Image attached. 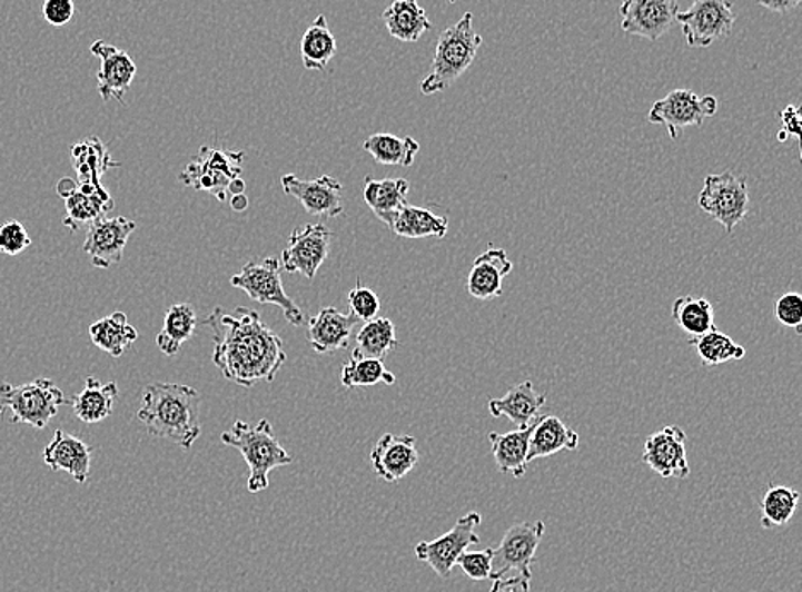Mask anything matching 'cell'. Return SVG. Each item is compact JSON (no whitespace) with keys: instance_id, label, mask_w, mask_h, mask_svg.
<instances>
[{"instance_id":"30","label":"cell","mask_w":802,"mask_h":592,"mask_svg":"<svg viewBox=\"0 0 802 592\" xmlns=\"http://www.w3.org/2000/svg\"><path fill=\"white\" fill-rule=\"evenodd\" d=\"M89 337L93 345L107 352L113 358L122 356L136 343L139 333L130 326L127 315L117 310L89 326Z\"/></svg>"},{"instance_id":"10","label":"cell","mask_w":802,"mask_h":592,"mask_svg":"<svg viewBox=\"0 0 802 592\" xmlns=\"http://www.w3.org/2000/svg\"><path fill=\"white\" fill-rule=\"evenodd\" d=\"M543 521L517 522L508 527L499 541L498 549H493L492 579H502L511 572L533 578V563L544 536Z\"/></svg>"},{"instance_id":"40","label":"cell","mask_w":802,"mask_h":592,"mask_svg":"<svg viewBox=\"0 0 802 592\" xmlns=\"http://www.w3.org/2000/svg\"><path fill=\"white\" fill-rule=\"evenodd\" d=\"M799 492L784 485H770L763 495L762 504V526L765 530L772 527L785 526L792 517H794L795 509H798Z\"/></svg>"},{"instance_id":"8","label":"cell","mask_w":802,"mask_h":592,"mask_svg":"<svg viewBox=\"0 0 802 592\" xmlns=\"http://www.w3.org/2000/svg\"><path fill=\"white\" fill-rule=\"evenodd\" d=\"M244 158V151L202 146L186 170L181 171L180 181L196 190L211 193L219 203H226L229 184L241 175Z\"/></svg>"},{"instance_id":"1","label":"cell","mask_w":802,"mask_h":592,"mask_svg":"<svg viewBox=\"0 0 802 592\" xmlns=\"http://www.w3.org/2000/svg\"><path fill=\"white\" fill-rule=\"evenodd\" d=\"M204 324L215 341L212 362L226 381L254 387L259 382H273L285 365V343L274 333L256 310L235 308L231 314L216 307Z\"/></svg>"},{"instance_id":"12","label":"cell","mask_w":802,"mask_h":592,"mask_svg":"<svg viewBox=\"0 0 802 592\" xmlns=\"http://www.w3.org/2000/svg\"><path fill=\"white\" fill-rule=\"evenodd\" d=\"M483 517L477 512H469L455 522L448 533L433 541H422L416 544L415 553L418 560L428 563L433 572L440 579H448L454 571L458 556L469 550V546L477 544L481 537L476 530L481 526Z\"/></svg>"},{"instance_id":"44","label":"cell","mask_w":802,"mask_h":592,"mask_svg":"<svg viewBox=\"0 0 802 592\" xmlns=\"http://www.w3.org/2000/svg\"><path fill=\"white\" fill-rule=\"evenodd\" d=\"M31 245L27 228L19 221H8L0 226V253L6 256H19Z\"/></svg>"},{"instance_id":"16","label":"cell","mask_w":802,"mask_h":592,"mask_svg":"<svg viewBox=\"0 0 802 592\" xmlns=\"http://www.w3.org/2000/svg\"><path fill=\"white\" fill-rule=\"evenodd\" d=\"M136 223L123 216H115V218L103 216L89 225L82 250L95 267L108 269L122 260L127 241L136 230Z\"/></svg>"},{"instance_id":"7","label":"cell","mask_w":802,"mask_h":592,"mask_svg":"<svg viewBox=\"0 0 802 592\" xmlns=\"http://www.w3.org/2000/svg\"><path fill=\"white\" fill-rule=\"evenodd\" d=\"M699 206L705 215L724 226L725 234L731 235L746 218L750 208L746 178L732 171L706 175Z\"/></svg>"},{"instance_id":"21","label":"cell","mask_w":802,"mask_h":592,"mask_svg":"<svg viewBox=\"0 0 802 592\" xmlns=\"http://www.w3.org/2000/svg\"><path fill=\"white\" fill-rule=\"evenodd\" d=\"M358 324L355 315L326 307L308 320V341L318 355L339 352L348 348L349 337Z\"/></svg>"},{"instance_id":"46","label":"cell","mask_w":802,"mask_h":592,"mask_svg":"<svg viewBox=\"0 0 802 592\" xmlns=\"http://www.w3.org/2000/svg\"><path fill=\"white\" fill-rule=\"evenodd\" d=\"M531 579L533 578H525V575L495 579L489 592H531Z\"/></svg>"},{"instance_id":"18","label":"cell","mask_w":802,"mask_h":592,"mask_svg":"<svg viewBox=\"0 0 802 592\" xmlns=\"http://www.w3.org/2000/svg\"><path fill=\"white\" fill-rule=\"evenodd\" d=\"M281 186L288 196L295 197L304 206L308 215L337 218L344 213L343 184L330 175H323L315 180L285 175Z\"/></svg>"},{"instance_id":"38","label":"cell","mask_w":802,"mask_h":592,"mask_svg":"<svg viewBox=\"0 0 802 592\" xmlns=\"http://www.w3.org/2000/svg\"><path fill=\"white\" fill-rule=\"evenodd\" d=\"M690 345L695 346L700 359L705 367H717L727 362H736L746 356V349L737 345L736 341L729 337L721 330L712 329L702 336L692 337L687 341Z\"/></svg>"},{"instance_id":"37","label":"cell","mask_w":802,"mask_h":592,"mask_svg":"<svg viewBox=\"0 0 802 592\" xmlns=\"http://www.w3.org/2000/svg\"><path fill=\"white\" fill-rule=\"evenodd\" d=\"M674 323L692 337L702 336L715 329V312L706 298L681 296L673 304Z\"/></svg>"},{"instance_id":"14","label":"cell","mask_w":802,"mask_h":592,"mask_svg":"<svg viewBox=\"0 0 802 592\" xmlns=\"http://www.w3.org/2000/svg\"><path fill=\"white\" fill-rule=\"evenodd\" d=\"M680 14V0H623L622 30L626 34L657 41L670 33Z\"/></svg>"},{"instance_id":"24","label":"cell","mask_w":802,"mask_h":592,"mask_svg":"<svg viewBox=\"0 0 802 592\" xmlns=\"http://www.w3.org/2000/svg\"><path fill=\"white\" fill-rule=\"evenodd\" d=\"M546 401V394L537 393L533 382L524 381L499 399H489L488 412L493 418L505 416L517 426H527L541 418Z\"/></svg>"},{"instance_id":"28","label":"cell","mask_w":802,"mask_h":592,"mask_svg":"<svg viewBox=\"0 0 802 592\" xmlns=\"http://www.w3.org/2000/svg\"><path fill=\"white\" fill-rule=\"evenodd\" d=\"M382 19L390 37L406 43H415L426 31L432 30V22L418 0H394L385 9Z\"/></svg>"},{"instance_id":"45","label":"cell","mask_w":802,"mask_h":592,"mask_svg":"<svg viewBox=\"0 0 802 592\" xmlns=\"http://www.w3.org/2000/svg\"><path fill=\"white\" fill-rule=\"evenodd\" d=\"M41 12L50 27H66L75 18V0H44Z\"/></svg>"},{"instance_id":"25","label":"cell","mask_w":802,"mask_h":592,"mask_svg":"<svg viewBox=\"0 0 802 592\" xmlns=\"http://www.w3.org/2000/svg\"><path fill=\"white\" fill-rule=\"evenodd\" d=\"M539 422L531 423L527 426H518L507 434H498L492 432L488 435L489 444H492V454L495 457L496 467L502 474H512L514 477H524L527 470V454H529L531 435H533L534 426Z\"/></svg>"},{"instance_id":"17","label":"cell","mask_w":802,"mask_h":592,"mask_svg":"<svg viewBox=\"0 0 802 592\" xmlns=\"http://www.w3.org/2000/svg\"><path fill=\"white\" fill-rule=\"evenodd\" d=\"M642 460L659 476L677 477V480L687 477L690 463H687L684 430L671 425L648 435Z\"/></svg>"},{"instance_id":"11","label":"cell","mask_w":802,"mask_h":592,"mask_svg":"<svg viewBox=\"0 0 802 592\" xmlns=\"http://www.w3.org/2000/svg\"><path fill=\"white\" fill-rule=\"evenodd\" d=\"M717 110L715 97L700 98L692 89H674L666 98L652 105L648 122L666 127L670 138L677 139L684 127H700Z\"/></svg>"},{"instance_id":"31","label":"cell","mask_w":802,"mask_h":592,"mask_svg":"<svg viewBox=\"0 0 802 592\" xmlns=\"http://www.w3.org/2000/svg\"><path fill=\"white\" fill-rule=\"evenodd\" d=\"M336 52V37L329 30L326 16L318 14L301 37V62L307 71H326Z\"/></svg>"},{"instance_id":"2","label":"cell","mask_w":802,"mask_h":592,"mask_svg":"<svg viewBox=\"0 0 802 592\" xmlns=\"http://www.w3.org/2000/svg\"><path fill=\"white\" fill-rule=\"evenodd\" d=\"M137 418L152 437L167 438L189 451L200 437L199 393L189 385H146Z\"/></svg>"},{"instance_id":"33","label":"cell","mask_w":802,"mask_h":592,"mask_svg":"<svg viewBox=\"0 0 802 592\" xmlns=\"http://www.w3.org/2000/svg\"><path fill=\"white\" fill-rule=\"evenodd\" d=\"M197 317L192 305H171L165 314L164 329L156 337V346L167 356H175L181 345L196 333Z\"/></svg>"},{"instance_id":"4","label":"cell","mask_w":802,"mask_h":592,"mask_svg":"<svg viewBox=\"0 0 802 592\" xmlns=\"http://www.w3.org/2000/svg\"><path fill=\"white\" fill-rule=\"evenodd\" d=\"M481 45L483 38L474 31L473 12H466L438 37L432 71L419 86L422 93L429 97L450 88L473 66Z\"/></svg>"},{"instance_id":"27","label":"cell","mask_w":802,"mask_h":592,"mask_svg":"<svg viewBox=\"0 0 802 592\" xmlns=\"http://www.w3.org/2000/svg\"><path fill=\"white\" fill-rule=\"evenodd\" d=\"M409 189V181L406 178H387V180L366 178L363 197L374 215L384 225L390 226L400 209L407 206Z\"/></svg>"},{"instance_id":"29","label":"cell","mask_w":802,"mask_h":592,"mask_svg":"<svg viewBox=\"0 0 802 592\" xmlns=\"http://www.w3.org/2000/svg\"><path fill=\"white\" fill-rule=\"evenodd\" d=\"M119 397V387L115 382H108V384H101L98 378L88 377L86 378L85 389L72 397L71 403L75 415L81 420L82 423L103 422L113 412V404Z\"/></svg>"},{"instance_id":"15","label":"cell","mask_w":802,"mask_h":592,"mask_svg":"<svg viewBox=\"0 0 802 592\" xmlns=\"http://www.w3.org/2000/svg\"><path fill=\"white\" fill-rule=\"evenodd\" d=\"M57 193L66 200L67 216L63 225L71 231H78L82 225H91L113 209L115 203L101 184H76L71 178H62L57 184Z\"/></svg>"},{"instance_id":"13","label":"cell","mask_w":802,"mask_h":592,"mask_svg":"<svg viewBox=\"0 0 802 592\" xmlns=\"http://www.w3.org/2000/svg\"><path fill=\"white\" fill-rule=\"evenodd\" d=\"M333 231L323 223L305 225L289 235L288 245L283 250L281 264L288 273H300L307 279H314L318 269L329 257Z\"/></svg>"},{"instance_id":"42","label":"cell","mask_w":802,"mask_h":592,"mask_svg":"<svg viewBox=\"0 0 802 592\" xmlns=\"http://www.w3.org/2000/svg\"><path fill=\"white\" fill-rule=\"evenodd\" d=\"M348 304L352 307V314L355 315L358 320H372L377 317L380 312V298L374 289L366 288V286L358 285L349 292Z\"/></svg>"},{"instance_id":"5","label":"cell","mask_w":802,"mask_h":592,"mask_svg":"<svg viewBox=\"0 0 802 592\" xmlns=\"http://www.w3.org/2000/svg\"><path fill=\"white\" fill-rule=\"evenodd\" d=\"M69 403L60 387L49 378H34L28 384H0V416L11 412L12 423H24L37 430H43L50 420L56 418L59 407Z\"/></svg>"},{"instance_id":"34","label":"cell","mask_w":802,"mask_h":592,"mask_svg":"<svg viewBox=\"0 0 802 592\" xmlns=\"http://www.w3.org/2000/svg\"><path fill=\"white\" fill-rule=\"evenodd\" d=\"M71 156L79 184H101V177L108 170L120 167V164L111 159L107 146L95 136L72 146Z\"/></svg>"},{"instance_id":"50","label":"cell","mask_w":802,"mask_h":592,"mask_svg":"<svg viewBox=\"0 0 802 592\" xmlns=\"http://www.w3.org/2000/svg\"><path fill=\"white\" fill-rule=\"evenodd\" d=\"M245 181L241 180V177L235 178L231 184H229L228 193H231V196H238V194H245Z\"/></svg>"},{"instance_id":"36","label":"cell","mask_w":802,"mask_h":592,"mask_svg":"<svg viewBox=\"0 0 802 592\" xmlns=\"http://www.w3.org/2000/svg\"><path fill=\"white\" fill-rule=\"evenodd\" d=\"M399 346L396 326L390 318L375 317L363 324L356 334L355 355L363 358L382 359Z\"/></svg>"},{"instance_id":"19","label":"cell","mask_w":802,"mask_h":592,"mask_svg":"<svg viewBox=\"0 0 802 592\" xmlns=\"http://www.w3.org/2000/svg\"><path fill=\"white\" fill-rule=\"evenodd\" d=\"M91 53L100 59L98 71V93L103 101H119L123 103L127 91L132 86L137 75V66L132 57L120 50L119 47L105 40L91 45Z\"/></svg>"},{"instance_id":"47","label":"cell","mask_w":802,"mask_h":592,"mask_svg":"<svg viewBox=\"0 0 802 592\" xmlns=\"http://www.w3.org/2000/svg\"><path fill=\"white\" fill-rule=\"evenodd\" d=\"M782 127L784 132L792 138L801 136V110L795 105H789L781 114Z\"/></svg>"},{"instance_id":"35","label":"cell","mask_w":802,"mask_h":592,"mask_svg":"<svg viewBox=\"0 0 802 592\" xmlns=\"http://www.w3.org/2000/svg\"><path fill=\"white\" fill-rule=\"evenodd\" d=\"M363 148L377 164L410 167L419 152V142L409 136L397 138L394 134L378 132L366 139Z\"/></svg>"},{"instance_id":"6","label":"cell","mask_w":802,"mask_h":592,"mask_svg":"<svg viewBox=\"0 0 802 592\" xmlns=\"http://www.w3.org/2000/svg\"><path fill=\"white\" fill-rule=\"evenodd\" d=\"M281 260L278 257H266L259 263H248L241 267L240 275L231 278L235 288L244 289L251 300L263 305H276L281 308L286 320L291 326H305V315L291 296L285 292L281 279Z\"/></svg>"},{"instance_id":"49","label":"cell","mask_w":802,"mask_h":592,"mask_svg":"<svg viewBox=\"0 0 802 592\" xmlns=\"http://www.w3.org/2000/svg\"><path fill=\"white\" fill-rule=\"evenodd\" d=\"M229 204H231V208H234L237 213L247 211L248 197L245 196V194H238V196L231 197V203Z\"/></svg>"},{"instance_id":"26","label":"cell","mask_w":802,"mask_h":592,"mask_svg":"<svg viewBox=\"0 0 802 592\" xmlns=\"http://www.w3.org/2000/svg\"><path fill=\"white\" fill-rule=\"evenodd\" d=\"M578 444H581V437L577 432L566 426L558 416H541L539 422L534 426L533 435H531L527 461L533 463L541 457H549L562 451H577Z\"/></svg>"},{"instance_id":"32","label":"cell","mask_w":802,"mask_h":592,"mask_svg":"<svg viewBox=\"0 0 802 592\" xmlns=\"http://www.w3.org/2000/svg\"><path fill=\"white\" fill-rule=\"evenodd\" d=\"M388 228L399 237L410 238V240L428 237L444 238L448 231V219L445 216L435 215L429 209L416 208V206L407 204Z\"/></svg>"},{"instance_id":"43","label":"cell","mask_w":802,"mask_h":592,"mask_svg":"<svg viewBox=\"0 0 802 592\" xmlns=\"http://www.w3.org/2000/svg\"><path fill=\"white\" fill-rule=\"evenodd\" d=\"M773 314L776 320L785 327H794L801 333L802 324V296L795 292L784 293L776 298L773 305Z\"/></svg>"},{"instance_id":"9","label":"cell","mask_w":802,"mask_h":592,"mask_svg":"<svg viewBox=\"0 0 802 592\" xmlns=\"http://www.w3.org/2000/svg\"><path fill=\"white\" fill-rule=\"evenodd\" d=\"M676 22L683 28L686 43L693 49H709L725 40L736 24L732 0H693L687 11H680Z\"/></svg>"},{"instance_id":"23","label":"cell","mask_w":802,"mask_h":592,"mask_svg":"<svg viewBox=\"0 0 802 592\" xmlns=\"http://www.w3.org/2000/svg\"><path fill=\"white\" fill-rule=\"evenodd\" d=\"M512 269L514 264L503 248H489L474 260L467 276V292L477 300H495L502 295L503 279Z\"/></svg>"},{"instance_id":"22","label":"cell","mask_w":802,"mask_h":592,"mask_svg":"<svg viewBox=\"0 0 802 592\" xmlns=\"http://www.w3.org/2000/svg\"><path fill=\"white\" fill-rule=\"evenodd\" d=\"M91 455H93V447H89L86 442L75 435L57 430L52 442L44 448L43 461L53 473L63 471V473L71 474L75 482L82 485L88 482L89 473H91Z\"/></svg>"},{"instance_id":"20","label":"cell","mask_w":802,"mask_h":592,"mask_svg":"<svg viewBox=\"0 0 802 592\" xmlns=\"http://www.w3.org/2000/svg\"><path fill=\"white\" fill-rule=\"evenodd\" d=\"M372 470L380 480L397 483L415 470L419 461L413 435L385 434L378 438L370 454Z\"/></svg>"},{"instance_id":"3","label":"cell","mask_w":802,"mask_h":592,"mask_svg":"<svg viewBox=\"0 0 802 592\" xmlns=\"http://www.w3.org/2000/svg\"><path fill=\"white\" fill-rule=\"evenodd\" d=\"M222 444L237 448L247 463L250 493L264 492L269 489V473L276 467L288 466L293 463L291 455L285 451L278 438L274 435L273 425L267 420H260L256 426L247 422L234 423V426L221 435Z\"/></svg>"},{"instance_id":"48","label":"cell","mask_w":802,"mask_h":592,"mask_svg":"<svg viewBox=\"0 0 802 592\" xmlns=\"http://www.w3.org/2000/svg\"><path fill=\"white\" fill-rule=\"evenodd\" d=\"M762 8L769 9L779 14H788L792 9L798 8L802 0H756Z\"/></svg>"},{"instance_id":"39","label":"cell","mask_w":802,"mask_h":592,"mask_svg":"<svg viewBox=\"0 0 802 592\" xmlns=\"http://www.w3.org/2000/svg\"><path fill=\"white\" fill-rule=\"evenodd\" d=\"M340 382L346 389H356V387H370L378 382L387 385L396 384V375L385 368L382 359L363 358L353 353L352 359L344 363Z\"/></svg>"},{"instance_id":"41","label":"cell","mask_w":802,"mask_h":592,"mask_svg":"<svg viewBox=\"0 0 802 592\" xmlns=\"http://www.w3.org/2000/svg\"><path fill=\"white\" fill-rule=\"evenodd\" d=\"M455 565L461 566V571L471 579V581H488L492 579L493 571V549L481 550V552H464L458 556Z\"/></svg>"}]
</instances>
